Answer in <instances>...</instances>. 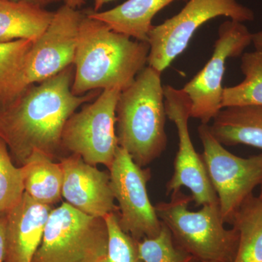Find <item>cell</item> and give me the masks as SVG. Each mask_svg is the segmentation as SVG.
I'll list each match as a JSON object with an SVG mask.
<instances>
[{
    "label": "cell",
    "instance_id": "cell-16",
    "mask_svg": "<svg viewBox=\"0 0 262 262\" xmlns=\"http://www.w3.org/2000/svg\"><path fill=\"white\" fill-rule=\"evenodd\" d=\"M176 0H127L113 9L88 12L91 18L101 20L115 32L141 42H147L157 13Z\"/></svg>",
    "mask_w": 262,
    "mask_h": 262
},
{
    "label": "cell",
    "instance_id": "cell-18",
    "mask_svg": "<svg viewBox=\"0 0 262 262\" xmlns=\"http://www.w3.org/2000/svg\"><path fill=\"white\" fill-rule=\"evenodd\" d=\"M22 166L25 193L48 206L61 201L63 173L60 163H55L51 157L36 150Z\"/></svg>",
    "mask_w": 262,
    "mask_h": 262
},
{
    "label": "cell",
    "instance_id": "cell-8",
    "mask_svg": "<svg viewBox=\"0 0 262 262\" xmlns=\"http://www.w3.org/2000/svg\"><path fill=\"white\" fill-rule=\"evenodd\" d=\"M122 91L103 90L94 102L85 105L66 122L61 136L62 149L80 156L91 165L110 168L118 142L116 106Z\"/></svg>",
    "mask_w": 262,
    "mask_h": 262
},
{
    "label": "cell",
    "instance_id": "cell-2",
    "mask_svg": "<svg viewBox=\"0 0 262 262\" xmlns=\"http://www.w3.org/2000/svg\"><path fill=\"white\" fill-rule=\"evenodd\" d=\"M115 32L83 13L76 49L72 92L76 96L98 90L124 91L148 64L147 42Z\"/></svg>",
    "mask_w": 262,
    "mask_h": 262
},
{
    "label": "cell",
    "instance_id": "cell-10",
    "mask_svg": "<svg viewBox=\"0 0 262 262\" xmlns=\"http://www.w3.org/2000/svg\"><path fill=\"white\" fill-rule=\"evenodd\" d=\"M218 34L211 59L183 89L191 101V117L206 125L222 108L226 61L241 56L252 43V33L237 20L230 19L221 24Z\"/></svg>",
    "mask_w": 262,
    "mask_h": 262
},
{
    "label": "cell",
    "instance_id": "cell-26",
    "mask_svg": "<svg viewBox=\"0 0 262 262\" xmlns=\"http://www.w3.org/2000/svg\"><path fill=\"white\" fill-rule=\"evenodd\" d=\"M8 1L15 2V3H28V4L37 5V6L44 8L46 5L56 3V2L60 1V0H8Z\"/></svg>",
    "mask_w": 262,
    "mask_h": 262
},
{
    "label": "cell",
    "instance_id": "cell-3",
    "mask_svg": "<svg viewBox=\"0 0 262 262\" xmlns=\"http://www.w3.org/2000/svg\"><path fill=\"white\" fill-rule=\"evenodd\" d=\"M161 74L147 66L120 93L117 103L118 145L143 168L159 158L168 143Z\"/></svg>",
    "mask_w": 262,
    "mask_h": 262
},
{
    "label": "cell",
    "instance_id": "cell-28",
    "mask_svg": "<svg viewBox=\"0 0 262 262\" xmlns=\"http://www.w3.org/2000/svg\"><path fill=\"white\" fill-rule=\"evenodd\" d=\"M66 5L70 8L77 9L84 4V0H63Z\"/></svg>",
    "mask_w": 262,
    "mask_h": 262
},
{
    "label": "cell",
    "instance_id": "cell-13",
    "mask_svg": "<svg viewBox=\"0 0 262 262\" xmlns=\"http://www.w3.org/2000/svg\"><path fill=\"white\" fill-rule=\"evenodd\" d=\"M63 173L62 196L76 209L104 218L119 211L110 184V174L72 154L60 160Z\"/></svg>",
    "mask_w": 262,
    "mask_h": 262
},
{
    "label": "cell",
    "instance_id": "cell-9",
    "mask_svg": "<svg viewBox=\"0 0 262 262\" xmlns=\"http://www.w3.org/2000/svg\"><path fill=\"white\" fill-rule=\"evenodd\" d=\"M110 170V184L118 202L119 223L124 232L138 241L157 237L163 223L149 201V168L134 161L126 150L118 146Z\"/></svg>",
    "mask_w": 262,
    "mask_h": 262
},
{
    "label": "cell",
    "instance_id": "cell-11",
    "mask_svg": "<svg viewBox=\"0 0 262 262\" xmlns=\"http://www.w3.org/2000/svg\"><path fill=\"white\" fill-rule=\"evenodd\" d=\"M167 117L176 125L179 136V150L174 160V171L166 184L167 194L187 187L192 193L196 206L219 203L202 155L196 152L189 131L191 101L183 91L173 86L163 85Z\"/></svg>",
    "mask_w": 262,
    "mask_h": 262
},
{
    "label": "cell",
    "instance_id": "cell-12",
    "mask_svg": "<svg viewBox=\"0 0 262 262\" xmlns=\"http://www.w3.org/2000/svg\"><path fill=\"white\" fill-rule=\"evenodd\" d=\"M83 13L63 5L49 27L33 42L26 63V83H39L73 65Z\"/></svg>",
    "mask_w": 262,
    "mask_h": 262
},
{
    "label": "cell",
    "instance_id": "cell-17",
    "mask_svg": "<svg viewBox=\"0 0 262 262\" xmlns=\"http://www.w3.org/2000/svg\"><path fill=\"white\" fill-rule=\"evenodd\" d=\"M55 12L24 3L0 0V43L37 41L49 27Z\"/></svg>",
    "mask_w": 262,
    "mask_h": 262
},
{
    "label": "cell",
    "instance_id": "cell-1",
    "mask_svg": "<svg viewBox=\"0 0 262 262\" xmlns=\"http://www.w3.org/2000/svg\"><path fill=\"white\" fill-rule=\"evenodd\" d=\"M73 66L51 78L30 84L0 113V137L19 167L33 151H40L53 160L62 149L66 122L81 105L101 93L76 96L72 92Z\"/></svg>",
    "mask_w": 262,
    "mask_h": 262
},
{
    "label": "cell",
    "instance_id": "cell-19",
    "mask_svg": "<svg viewBox=\"0 0 262 262\" xmlns=\"http://www.w3.org/2000/svg\"><path fill=\"white\" fill-rule=\"evenodd\" d=\"M239 233L233 262H262V201L251 195L236 212L232 225Z\"/></svg>",
    "mask_w": 262,
    "mask_h": 262
},
{
    "label": "cell",
    "instance_id": "cell-24",
    "mask_svg": "<svg viewBox=\"0 0 262 262\" xmlns=\"http://www.w3.org/2000/svg\"><path fill=\"white\" fill-rule=\"evenodd\" d=\"M108 229V262H144L139 253L138 241L122 230L119 211L104 217Z\"/></svg>",
    "mask_w": 262,
    "mask_h": 262
},
{
    "label": "cell",
    "instance_id": "cell-22",
    "mask_svg": "<svg viewBox=\"0 0 262 262\" xmlns=\"http://www.w3.org/2000/svg\"><path fill=\"white\" fill-rule=\"evenodd\" d=\"M25 193L23 166H16L9 149L0 137V218L20 203Z\"/></svg>",
    "mask_w": 262,
    "mask_h": 262
},
{
    "label": "cell",
    "instance_id": "cell-31",
    "mask_svg": "<svg viewBox=\"0 0 262 262\" xmlns=\"http://www.w3.org/2000/svg\"><path fill=\"white\" fill-rule=\"evenodd\" d=\"M3 105H2L1 103H0V113H1L2 110H3Z\"/></svg>",
    "mask_w": 262,
    "mask_h": 262
},
{
    "label": "cell",
    "instance_id": "cell-14",
    "mask_svg": "<svg viewBox=\"0 0 262 262\" xmlns=\"http://www.w3.org/2000/svg\"><path fill=\"white\" fill-rule=\"evenodd\" d=\"M53 209V206L38 203L24 193L20 203L5 216V262H32Z\"/></svg>",
    "mask_w": 262,
    "mask_h": 262
},
{
    "label": "cell",
    "instance_id": "cell-23",
    "mask_svg": "<svg viewBox=\"0 0 262 262\" xmlns=\"http://www.w3.org/2000/svg\"><path fill=\"white\" fill-rule=\"evenodd\" d=\"M138 248L144 262H201L175 244L171 232L163 223L157 237L138 241Z\"/></svg>",
    "mask_w": 262,
    "mask_h": 262
},
{
    "label": "cell",
    "instance_id": "cell-29",
    "mask_svg": "<svg viewBox=\"0 0 262 262\" xmlns=\"http://www.w3.org/2000/svg\"><path fill=\"white\" fill-rule=\"evenodd\" d=\"M115 1V0H95L94 4V12H98V10L101 9V8L106 4V3H110V2Z\"/></svg>",
    "mask_w": 262,
    "mask_h": 262
},
{
    "label": "cell",
    "instance_id": "cell-27",
    "mask_svg": "<svg viewBox=\"0 0 262 262\" xmlns=\"http://www.w3.org/2000/svg\"><path fill=\"white\" fill-rule=\"evenodd\" d=\"M252 43L256 51L262 53V30L252 34Z\"/></svg>",
    "mask_w": 262,
    "mask_h": 262
},
{
    "label": "cell",
    "instance_id": "cell-5",
    "mask_svg": "<svg viewBox=\"0 0 262 262\" xmlns=\"http://www.w3.org/2000/svg\"><path fill=\"white\" fill-rule=\"evenodd\" d=\"M104 219L85 214L67 203L53 208L32 262H99L107 256Z\"/></svg>",
    "mask_w": 262,
    "mask_h": 262
},
{
    "label": "cell",
    "instance_id": "cell-32",
    "mask_svg": "<svg viewBox=\"0 0 262 262\" xmlns=\"http://www.w3.org/2000/svg\"><path fill=\"white\" fill-rule=\"evenodd\" d=\"M99 262H108V261H107V258H106V260H104V261H99Z\"/></svg>",
    "mask_w": 262,
    "mask_h": 262
},
{
    "label": "cell",
    "instance_id": "cell-20",
    "mask_svg": "<svg viewBox=\"0 0 262 262\" xmlns=\"http://www.w3.org/2000/svg\"><path fill=\"white\" fill-rule=\"evenodd\" d=\"M32 45L27 39L0 43V103L3 108L28 87L26 63Z\"/></svg>",
    "mask_w": 262,
    "mask_h": 262
},
{
    "label": "cell",
    "instance_id": "cell-6",
    "mask_svg": "<svg viewBox=\"0 0 262 262\" xmlns=\"http://www.w3.org/2000/svg\"><path fill=\"white\" fill-rule=\"evenodd\" d=\"M220 16L241 23L255 18L253 10L237 0H189L178 14L150 30L148 66L162 73L185 51L203 24Z\"/></svg>",
    "mask_w": 262,
    "mask_h": 262
},
{
    "label": "cell",
    "instance_id": "cell-25",
    "mask_svg": "<svg viewBox=\"0 0 262 262\" xmlns=\"http://www.w3.org/2000/svg\"><path fill=\"white\" fill-rule=\"evenodd\" d=\"M6 255V220L0 218V262H5Z\"/></svg>",
    "mask_w": 262,
    "mask_h": 262
},
{
    "label": "cell",
    "instance_id": "cell-4",
    "mask_svg": "<svg viewBox=\"0 0 262 262\" xmlns=\"http://www.w3.org/2000/svg\"><path fill=\"white\" fill-rule=\"evenodd\" d=\"M192 201V196L180 190L171 193L170 201L155 206L175 244L201 262H233L239 244L237 229L225 228L219 203L191 211Z\"/></svg>",
    "mask_w": 262,
    "mask_h": 262
},
{
    "label": "cell",
    "instance_id": "cell-7",
    "mask_svg": "<svg viewBox=\"0 0 262 262\" xmlns=\"http://www.w3.org/2000/svg\"><path fill=\"white\" fill-rule=\"evenodd\" d=\"M198 136L207 173L218 196L225 224L232 225L236 212L262 183V153L244 158L229 152L212 135L209 125L201 124Z\"/></svg>",
    "mask_w": 262,
    "mask_h": 262
},
{
    "label": "cell",
    "instance_id": "cell-30",
    "mask_svg": "<svg viewBox=\"0 0 262 262\" xmlns=\"http://www.w3.org/2000/svg\"><path fill=\"white\" fill-rule=\"evenodd\" d=\"M260 187H261V189H260V194L259 196H258V198H259L260 199H261L262 201V183L261 185H260Z\"/></svg>",
    "mask_w": 262,
    "mask_h": 262
},
{
    "label": "cell",
    "instance_id": "cell-21",
    "mask_svg": "<svg viewBox=\"0 0 262 262\" xmlns=\"http://www.w3.org/2000/svg\"><path fill=\"white\" fill-rule=\"evenodd\" d=\"M241 70L244 80L237 85L224 88L222 108L246 105L262 106V53L256 51L244 53Z\"/></svg>",
    "mask_w": 262,
    "mask_h": 262
},
{
    "label": "cell",
    "instance_id": "cell-15",
    "mask_svg": "<svg viewBox=\"0 0 262 262\" xmlns=\"http://www.w3.org/2000/svg\"><path fill=\"white\" fill-rule=\"evenodd\" d=\"M223 146L244 144L262 149V106H229L221 110L209 125Z\"/></svg>",
    "mask_w": 262,
    "mask_h": 262
}]
</instances>
